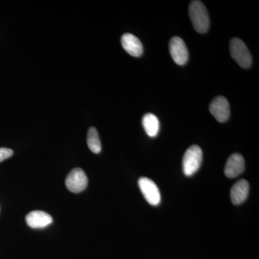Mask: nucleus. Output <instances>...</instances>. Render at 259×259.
Wrapping results in <instances>:
<instances>
[{"instance_id": "11", "label": "nucleus", "mask_w": 259, "mask_h": 259, "mask_svg": "<svg viewBox=\"0 0 259 259\" xmlns=\"http://www.w3.org/2000/svg\"><path fill=\"white\" fill-rule=\"evenodd\" d=\"M249 192V184L245 180L237 182L232 187L231 190V199L233 204H241L247 199Z\"/></svg>"}, {"instance_id": "2", "label": "nucleus", "mask_w": 259, "mask_h": 259, "mask_svg": "<svg viewBox=\"0 0 259 259\" xmlns=\"http://www.w3.org/2000/svg\"><path fill=\"white\" fill-rule=\"evenodd\" d=\"M202 161V149L196 145L191 146L184 155L182 161L184 174L187 177L192 176L198 171Z\"/></svg>"}, {"instance_id": "12", "label": "nucleus", "mask_w": 259, "mask_h": 259, "mask_svg": "<svg viewBox=\"0 0 259 259\" xmlns=\"http://www.w3.org/2000/svg\"><path fill=\"white\" fill-rule=\"evenodd\" d=\"M142 124L145 131L149 137L153 138L157 136L159 132V120L153 114H146L143 117Z\"/></svg>"}, {"instance_id": "3", "label": "nucleus", "mask_w": 259, "mask_h": 259, "mask_svg": "<svg viewBox=\"0 0 259 259\" xmlns=\"http://www.w3.org/2000/svg\"><path fill=\"white\" fill-rule=\"evenodd\" d=\"M230 51L233 59L237 64L244 69H248L252 64V57L248 48L241 39H232L230 42Z\"/></svg>"}, {"instance_id": "14", "label": "nucleus", "mask_w": 259, "mask_h": 259, "mask_svg": "<svg viewBox=\"0 0 259 259\" xmlns=\"http://www.w3.org/2000/svg\"><path fill=\"white\" fill-rule=\"evenodd\" d=\"M13 155V151L10 148H0V163L11 157Z\"/></svg>"}, {"instance_id": "5", "label": "nucleus", "mask_w": 259, "mask_h": 259, "mask_svg": "<svg viewBox=\"0 0 259 259\" xmlns=\"http://www.w3.org/2000/svg\"><path fill=\"white\" fill-rule=\"evenodd\" d=\"M139 186L145 199L151 205L156 206L161 202V193L157 185L147 177H141L139 180Z\"/></svg>"}, {"instance_id": "10", "label": "nucleus", "mask_w": 259, "mask_h": 259, "mask_svg": "<svg viewBox=\"0 0 259 259\" xmlns=\"http://www.w3.org/2000/svg\"><path fill=\"white\" fill-rule=\"evenodd\" d=\"M25 220L27 224L30 228L36 229L46 228L53 222L52 217L50 214L40 210H34L28 213Z\"/></svg>"}, {"instance_id": "13", "label": "nucleus", "mask_w": 259, "mask_h": 259, "mask_svg": "<svg viewBox=\"0 0 259 259\" xmlns=\"http://www.w3.org/2000/svg\"><path fill=\"white\" fill-rule=\"evenodd\" d=\"M88 146L90 151L94 153H100L102 151L101 142L98 132L95 127H92L88 134Z\"/></svg>"}, {"instance_id": "7", "label": "nucleus", "mask_w": 259, "mask_h": 259, "mask_svg": "<svg viewBox=\"0 0 259 259\" xmlns=\"http://www.w3.org/2000/svg\"><path fill=\"white\" fill-rule=\"evenodd\" d=\"M209 111L218 122H226L229 118L231 113L229 102L226 97H215L209 105Z\"/></svg>"}, {"instance_id": "6", "label": "nucleus", "mask_w": 259, "mask_h": 259, "mask_svg": "<svg viewBox=\"0 0 259 259\" xmlns=\"http://www.w3.org/2000/svg\"><path fill=\"white\" fill-rule=\"evenodd\" d=\"M169 51L172 59L177 64L183 66L188 61V50L185 41L181 37H172L169 42Z\"/></svg>"}, {"instance_id": "9", "label": "nucleus", "mask_w": 259, "mask_h": 259, "mask_svg": "<svg viewBox=\"0 0 259 259\" xmlns=\"http://www.w3.org/2000/svg\"><path fill=\"white\" fill-rule=\"evenodd\" d=\"M121 44L126 52L134 57H139L143 54L144 47L137 37L131 33H125L121 37Z\"/></svg>"}, {"instance_id": "8", "label": "nucleus", "mask_w": 259, "mask_h": 259, "mask_svg": "<svg viewBox=\"0 0 259 259\" xmlns=\"http://www.w3.org/2000/svg\"><path fill=\"white\" fill-rule=\"evenodd\" d=\"M244 169V158L240 153H233L226 162L225 175L228 178H236L241 175Z\"/></svg>"}, {"instance_id": "1", "label": "nucleus", "mask_w": 259, "mask_h": 259, "mask_svg": "<svg viewBox=\"0 0 259 259\" xmlns=\"http://www.w3.org/2000/svg\"><path fill=\"white\" fill-rule=\"evenodd\" d=\"M189 15L194 30L199 33H205L209 27L208 12L201 1L191 2Z\"/></svg>"}, {"instance_id": "4", "label": "nucleus", "mask_w": 259, "mask_h": 259, "mask_svg": "<svg viewBox=\"0 0 259 259\" xmlns=\"http://www.w3.org/2000/svg\"><path fill=\"white\" fill-rule=\"evenodd\" d=\"M66 187L74 193H79L87 188L88 179L81 168H76L71 170L66 179Z\"/></svg>"}]
</instances>
